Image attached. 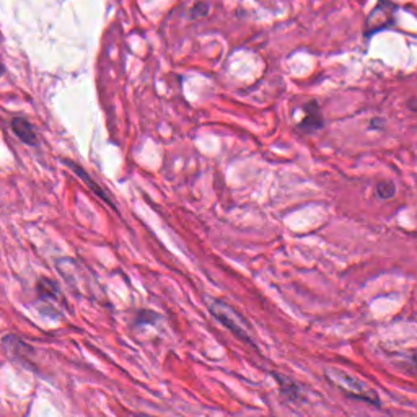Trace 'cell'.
<instances>
[{"mask_svg": "<svg viewBox=\"0 0 417 417\" xmlns=\"http://www.w3.org/2000/svg\"><path fill=\"white\" fill-rule=\"evenodd\" d=\"M325 376L332 386H336L337 390L342 391L346 396H349V398L364 401L367 404L380 408V398L376 391L367 385L365 381L357 379V376L339 369H326Z\"/></svg>", "mask_w": 417, "mask_h": 417, "instance_id": "obj_1", "label": "cell"}, {"mask_svg": "<svg viewBox=\"0 0 417 417\" xmlns=\"http://www.w3.org/2000/svg\"><path fill=\"white\" fill-rule=\"evenodd\" d=\"M209 312L215 320H217L220 325H224L230 332H233L235 336L240 337V339L248 342V344H253V332L249 323L242 316V313L235 310L232 305H228L227 302L224 300H212L209 303Z\"/></svg>", "mask_w": 417, "mask_h": 417, "instance_id": "obj_2", "label": "cell"}, {"mask_svg": "<svg viewBox=\"0 0 417 417\" xmlns=\"http://www.w3.org/2000/svg\"><path fill=\"white\" fill-rule=\"evenodd\" d=\"M303 112H305V117L298 122L297 129L303 132V134H310V132L320 131L323 126H325V119L321 116L320 105H318L316 100L308 101L305 106H303Z\"/></svg>", "mask_w": 417, "mask_h": 417, "instance_id": "obj_3", "label": "cell"}, {"mask_svg": "<svg viewBox=\"0 0 417 417\" xmlns=\"http://www.w3.org/2000/svg\"><path fill=\"white\" fill-rule=\"evenodd\" d=\"M64 165L66 166H68V168H71L73 173H75L78 178H80L82 181H85V184L88 186V188H90L93 193H95L98 198H100L101 200H105L106 204H110L111 205V209L112 210H117V207H116V204H115V200H112L111 198H110V194H108V191L106 189H103L100 184L96 183L95 180L92 178L90 175L87 173L85 171V168H83L82 165H78V163H75V161H72V160H64Z\"/></svg>", "mask_w": 417, "mask_h": 417, "instance_id": "obj_4", "label": "cell"}, {"mask_svg": "<svg viewBox=\"0 0 417 417\" xmlns=\"http://www.w3.org/2000/svg\"><path fill=\"white\" fill-rule=\"evenodd\" d=\"M272 376L277 381L281 395L284 398H287V401H291V403H295V404L305 401V391H303L302 385H298L297 381H293L291 376L277 374V372H272Z\"/></svg>", "mask_w": 417, "mask_h": 417, "instance_id": "obj_5", "label": "cell"}, {"mask_svg": "<svg viewBox=\"0 0 417 417\" xmlns=\"http://www.w3.org/2000/svg\"><path fill=\"white\" fill-rule=\"evenodd\" d=\"M12 131H13V134L23 142V144L31 145V147L38 144L36 131H34L31 122H29L28 119H24V117H13Z\"/></svg>", "mask_w": 417, "mask_h": 417, "instance_id": "obj_6", "label": "cell"}, {"mask_svg": "<svg viewBox=\"0 0 417 417\" xmlns=\"http://www.w3.org/2000/svg\"><path fill=\"white\" fill-rule=\"evenodd\" d=\"M3 346L7 347V349L10 351V354H12L15 359H20V357H22L23 364H29L28 357L34 354L33 347H29L27 342L20 339L18 336H5Z\"/></svg>", "mask_w": 417, "mask_h": 417, "instance_id": "obj_7", "label": "cell"}, {"mask_svg": "<svg viewBox=\"0 0 417 417\" xmlns=\"http://www.w3.org/2000/svg\"><path fill=\"white\" fill-rule=\"evenodd\" d=\"M36 292L39 295V300L43 302H57V303H62V293L59 291V286L56 282L49 281L46 277H41L36 284Z\"/></svg>", "mask_w": 417, "mask_h": 417, "instance_id": "obj_8", "label": "cell"}, {"mask_svg": "<svg viewBox=\"0 0 417 417\" xmlns=\"http://www.w3.org/2000/svg\"><path fill=\"white\" fill-rule=\"evenodd\" d=\"M160 320L159 313L152 312V310H140L137 313L136 318V325L137 326H144V325H155L156 321Z\"/></svg>", "mask_w": 417, "mask_h": 417, "instance_id": "obj_9", "label": "cell"}, {"mask_svg": "<svg viewBox=\"0 0 417 417\" xmlns=\"http://www.w3.org/2000/svg\"><path fill=\"white\" fill-rule=\"evenodd\" d=\"M376 194L380 199H391L396 194V186L391 181H381L376 186Z\"/></svg>", "mask_w": 417, "mask_h": 417, "instance_id": "obj_10", "label": "cell"}, {"mask_svg": "<svg viewBox=\"0 0 417 417\" xmlns=\"http://www.w3.org/2000/svg\"><path fill=\"white\" fill-rule=\"evenodd\" d=\"M209 12V7L205 3H196L193 10H191V15L193 17H204V15H207Z\"/></svg>", "mask_w": 417, "mask_h": 417, "instance_id": "obj_11", "label": "cell"}, {"mask_svg": "<svg viewBox=\"0 0 417 417\" xmlns=\"http://www.w3.org/2000/svg\"><path fill=\"white\" fill-rule=\"evenodd\" d=\"M385 126V121L383 119H372V122H370V127L372 129H381V127Z\"/></svg>", "mask_w": 417, "mask_h": 417, "instance_id": "obj_12", "label": "cell"}, {"mask_svg": "<svg viewBox=\"0 0 417 417\" xmlns=\"http://www.w3.org/2000/svg\"><path fill=\"white\" fill-rule=\"evenodd\" d=\"M409 110H413V111H417V100H411L409 103Z\"/></svg>", "mask_w": 417, "mask_h": 417, "instance_id": "obj_13", "label": "cell"}, {"mask_svg": "<svg viewBox=\"0 0 417 417\" xmlns=\"http://www.w3.org/2000/svg\"><path fill=\"white\" fill-rule=\"evenodd\" d=\"M413 360H414V364H416V367H417V354L413 357Z\"/></svg>", "mask_w": 417, "mask_h": 417, "instance_id": "obj_14", "label": "cell"}]
</instances>
